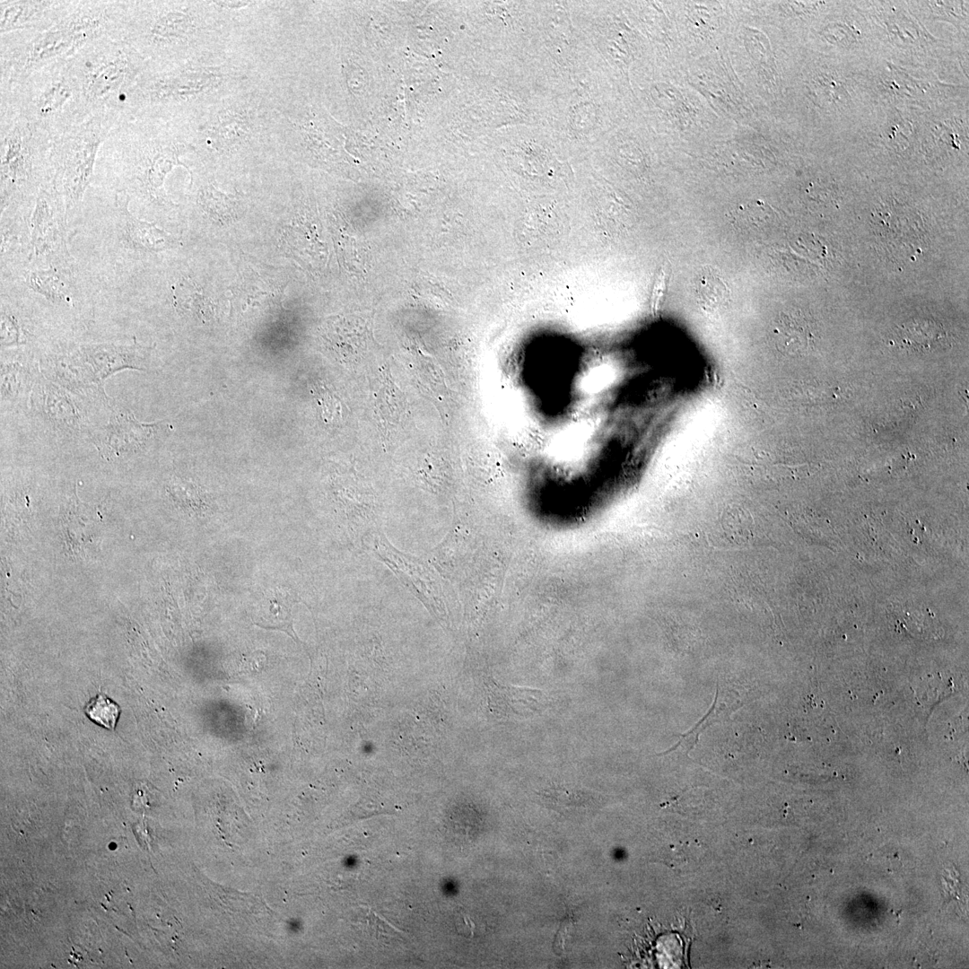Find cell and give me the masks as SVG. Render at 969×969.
<instances>
[{"label":"cell","instance_id":"cell-1","mask_svg":"<svg viewBox=\"0 0 969 969\" xmlns=\"http://www.w3.org/2000/svg\"><path fill=\"white\" fill-rule=\"evenodd\" d=\"M126 1H69L48 29L0 38V86L25 80L33 73L72 58L96 40L118 39Z\"/></svg>","mask_w":969,"mask_h":969},{"label":"cell","instance_id":"cell-2","mask_svg":"<svg viewBox=\"0 0 969 969\" xmlns=\"http://www.w3.org/2000/svg\"><path fill=\"white\" fill-rule=\"evenodd\" d=\"M188 147L185 140L165 129L158 118L127 117L102 144L98 168L105 171L116 190L160 204L165 200V176Z\"/></svg>","mask_w":969,"mask_h":969},{"label":"cell","instance_id":"cell-3","mask_svg":"<svg viewBox=\"0 0 969 969\" xmlns=\"http://www.w3.org/2000/svg\"><path fill=\"white\" fill-rule=\"evenodd\" d=\"M53 139L43 129L0 107L1 210L34 202L52 185Z\"/></svg>","mask_w":969,"mask_h":969},{"label":"cell","instance_id":"cell-4","mask_svg":"<svg viewBox=\"0 0 969 969\" xmlns=\"http://www.w3.org/2000/svg\"><path fill=\"white\" fill-rule=\"evenodd\" d=\"M67 63L78 83L86 119L100 111L126 115L127 93L147 67L134 48L111 38L86 45Z\"/></svg>","mask_w":969,"mask_h":969},{"label":"cell","instance_id":"cell-5","mask_svg":"<svg viewBox=\"0 0 969 969\" xmlns=\"http://www.w3.org/2000/svg\"><path fill=\"white\" fill-rule=\"evenodd\" d=\"M190 3L126 1L118 39L134 48L156 67L192 49L199 41L201 15Z\"/></svg>","mask_w":969,"mask_h":969},{"label":"cell","instance_id":"cell-6","mask_svg":"<svg viewBox=\"0 0 969 969\" xmlns=\"http://www.w3.org/2000/svg\"><path fill=\"white\" fill-rule=\"evenodd\" d=\"M67 61L44 67L20 83L0 86V107L35 124L53 140L85 120L78 83Z\"/></svg>","mask_w":969,"mask_h":969},{"label":"cell","instance_id":"cell-7","mask_svg":"<svg viewBox=\"0 0 969 969\" xmlns=\"http://www.w3.org/2000/svg\"><path fill=\"white\" fill-rule=\"evenodd\" d=\"M127 116L100 111L53 140L52 187L66 209L81 203L92 179L99 152L112 129Z\"/></svg>","mask_w":969,"mask_h":969},{"label":"cell","instance_id":"cell-8","mask_svg":"<svg viewBox=\"0 0 969 969\" xmlns=\"http://www.w3.org/2000/svg\"><path fill=\"white\" fill-rule=\"evenodd\" d=\"M150 348L131 344H82L40 365L48 380L73 390L106 396L104 382L124 370L147 371Z\"/></svg>","mask_w":969,"mask_h":969},{"label":"cell","instance_id":"cell-9","mask_svg":"<svg viewBox=\"0 0 969 969\" xmlns=\"http://www.w3.org/2000/svg\"><path fill=\"white\" fill-rule=\"evenodd\" d=\"M96 401L109 402L108 397L73 390L42 374L32 389L28 408L41 426L57 437L88 440L100 424L94 422L90 408Z\"/></svg>","mask_w":969,"mask_h":969},{"label":"cell","instance_id":"cell-10","mask_svg":"<svg viewBox=\"0 0 969 969\" xmlns=\"http://www.w3.org/2000/svg\"><path fill=\"white\" fill-rule=\"evenodd\" d=\"M173 431L169 421L144 423L128 408L110 409L104 423L88 438L100 456L120 461L141 455L162 442Z\"/></svg>","mask_w":969,"mask_h":969},{"label":"cell","instance_id":"cell-11","mask_svg":"<svg viewBox=\"0 0 969 969\" xmlns=\"http://www.w3.org/2000/svg\"><path fill=\"white\" fill-rule=\"evenodd\" d=\"M68 4L60 0H2L0 35L44 31L61 16Z\"/></svg>","mask_w":969,"mask_h":969},{"label":"cell","instance_id":"cell-12","mask_svg":"<svg viewBox=\"0 0 969 969\" xmlns=\"http://www.w3.org/2000/svg\"><path fill=\"white\" fill-rule=\"evenodd\" d=\"M41 375L40 365L33 358L22 354H2L0 373L2 409L28 408L32 389Z\"/></svg>","mask_w":969,"mask_h":969},{"label":"cell","instance_id":"cell-13","mask_svg":"<svg viewBox=\"0 0 969 969\" xmlns=\"http://www.w3.org/2000/svg\"><path fill=\"white\" fill-rule=\"evenodd\" d=\"M130 198V195L123 190H116L114 194V205L119 217L123 219V238L127 244L135 249L145 251H158L168 248L173 242L171 236L154 223L141 221L132 215L128 210Z\"/></svg>","mask_w":969,"mask_h":969},{"label":"cell","instance_id":"cell-14","mask_svg":"<svg viewBox=\"0 0 969 969\" xmlns=\"http://www.w3.org/2000/svg\"><path fill=\"white\" fill-rule=\"evenodd\" d=\"M896 337L898 345L903 347L929 352L945 340L946 334L938 324L921 321L903 326Z\"/></svg>","mask_w":969,"mask_h":969},{"label":"cell","instance_id":"cell-15","mask_svg":"<svg viewBox=\"0 0 969 969\" xmlns=\"http://www.w3.org/2000/svg\"><path fill=\"white\" fill-rule=\"evenodd\" d=\"M295 598L291 590L275 588L266 593L262 609H266L270 617L277 619L271 630L284 632L299 642L293 630L292 607L298 601Z\"/></svg>","mask_w":969,"mask_h":969},{"label":"cell","instance_id":"cell-16","mask_svg":"<svg viewBox=\"0 0 969 969\" xmlns=\"http://www.w3.org/2000/svg\"><path fill=\"white\" fill-rule=\"evenodd\" d=\"M196 203L207 215L220 224L229 223L237 218L236 201L219 192L211 185L204 186L199 189Z\"/></svg>","mask_w":969,"mask_h":969},{"label":"cell","instance_id":"cell-17","mask_svg":"<svg viewBox=\"0 0 969 969\" xmlns=\"http://www.w3.org/2000/svg\"><path fill=\"white\" fill-rule=\"evenodd\" d=\"M28 284L31 289L53 302L61 301L66 297L65 284L54 269L31 273Z\"/></svg>","mask_w":969,"mask_h":969},{"label":"cell","instance_id":"cell-18","mask_svg":"<svg viewBox=\"0 0 969 969\" xmlns=\"http://www.w3.org/2000/svg\"><path fill=\"white\" fill-rule=\"evenodd\" d=\"M85 714L95 723L108 729H114L120 713L119 706L100 693L84 707Z\"/></svg>","mask_w":969,"mask_h":969},{"label":"cell","instance_id":"cell-19","mask_svg":"<svg viewBox=\"0 0 969 969\" xmlns=\"http://www.w3.org/2000/svg\"><path fill=\"white\" fill-rule=\"evenodd\" d=\"M28 333L18 318L2 307L1 310V347L8 348L24 345Z\"/></svg>","mask_w":969,"mask_h":969},{"label":"cell","instance_id":"cell-20","mask_svg":"<svg viewBox=\"0 0 969 969\" xmlns=\"http://www.w3.org/2000/svg\"><path fill=\"white\" fill-rule=\"evenodd\" d=\"M781 335L790 339L798 340L800 348H808L814 343V334L810 331L809 325L805 319H797L794 317L785 316L781 321Z\"/></svg>","mask_w":969,"mask_h":969}]
</instances>
